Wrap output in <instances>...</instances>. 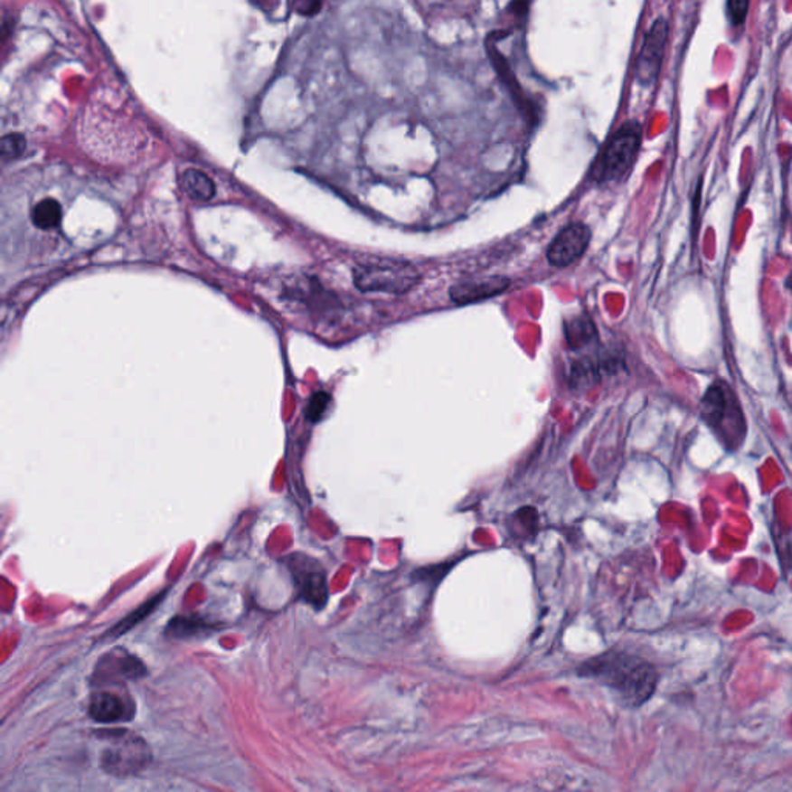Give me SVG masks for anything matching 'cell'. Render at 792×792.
<instances>
[{"label":"cell","mask_w":792,"mask_h":792,"mask_svg":"<svg viewBox=\"0 0 792 792\" xmlns=\"http://www.w3.org/2000/svg\"><path fill=\"white\" fill-rule=\"evenodd\" d=\"M579 674L610 687L627 706H641L658 684V672L652 664L627 654L596 656L582 664Z\"/></svg>","instance_id":"obj_1"},{"label":"cell","mask_w":792,"mask_h":792,"mask_svg":"<svg viewBox=\"0 0 792 792\" xmlns=\"http://www.w3.org/2000/svg\"><path fill=\"white\" fill-rule=\"evenodd\" d=\"M421 273L413 263L393 258H376L354 269V287L363 293L401 296L415 288Z\"/></svg>","instance_id":"obj_2"},{"label":"cell","mask_w":792,"mask_h":792,"mask_svg":"<svg viewBox=\"0 0 792 792\" xmlns=\"http://www.w3.org/2000/svg\"><path fill=\"white\" fill-rule=\"evenodd\" d=\"M641 138L643 130L639 123L627 121L622 124L600 150L589 171V178L600 184L621 182L632 171L641 147Z\"/></svg>","instance_id":"obj_3"},{"label":"cell","mask_w":792,"mask_h":792,"mask_svg":"<svg viewBox=\"0 0 792 792\" xmlns=\"http://www.w3.org/2000/svg\"><path fill=\"white\" fill-rule=\"evenodd\" d=\"M150 750L138 737L126 732L110 735V743L101 752V768L110 776H130L145 769L149 763Z\"/></svg>","instance_id":"obj_4"},{"label":"cell","mask_w":792,"mask_h":792,"mask_svg":"<svg viewBox=\"0 0 792 792\" xmlns=\"http://www.w3.org/2000/svg\"><path fill=\"white\" fill-rule=\"evenodd\" d=\"M702 415L709 426L717 429L720 437L731 446L739 445L743 438V420L737 404L721 386H712L702 398Z\"/></svg>","instance_id":"obj_5"},{"label":"cell","mask_w":792,"mask_h":792,"mask_svg":"<svg viewBox=\"0 0 792 792\" xmlns=\"http://www.w3.org/2000/svg\"><path fill=\"white\" fill-rule=\"evenodd\" d=\"M667 39H669V24L664 17H659L646 34L643 49L637 54L636 80L641 86H652L655 80H658Z\"/></svg>","instance_id":"obj_6"},{"label":"cell","mask_w":792,"mask_h":792,"mask_svg":"<svg viewBox=\"0 0 792 792\" xmlns=\"http://www.w3.org/2000/svg\"><path fill=\"white\" fill-rule=\"evenodd\" d=\"M288 568L295 578L296 587L302 599L315 605L317 608H322L327 604V578L324 573V568L316 561L296 554L289 557Z\"/></svg>","instance_id":"obj_7"},{"label":"cell","mask_w":792,"mask_h":792,"mask_svg":"<svg viewBox=\"0 0 792 792\" xmlns=\"http://www.w3.org/2000/svg\"><path fill=\"white\" fill-rule=\"evenodd\" d=\"M589 240H591V231L589 226L580 222L570 223L552 239L550 247L546 250L548 262L556 268L570 267L571 263L584 256Z\"/></svg>","instance_id":"obj_8"},{"label":"cell","mask_w":792,"mask_h":792,"mask_svg":"<svg viewBox=\"0 0 792 792\" xmlns=\"http://www.w3.org/2000/svg\"><path fill=\"white\" fill-rule=\"evenodd\" d=\"M89 713L99 723H118L132 720L135 707L134 702L123 695L113 692H98L91 696Z\"/></svg>","instance_id":"obj_9"},{"label":"cell","mask_w":792,"mask_h":792,"mask_svg":"<svg viewBox=\"0 0 792 792\" xmlns=\"http://www.w3.org/2000/svg\"><path fill=\"white\" fill-rule=\"evenodd\" d=\"M509 278H489L483 280H469L450 287V299L458 306H467L480 300L491 299L495 296L502 295L509 288Z\"/></svg>","instance_id":"obj_10"},{"label":"cell","mask_w":792,"mask_h":792,"mask_svg":"<svg viewBox=\"0 0 792 792\" xmlns=\"http://www.w3.org/2000/svg\"><path fill=\"white\" fill-rule=\"evenodd\" d=\"M180 186L183 193L197 203H206L215 195V183L208 174L198 169H186L180 175Z\"/></svg>","instance_id":"obj_11"},{"label":"cell","mask_w":792,"mask_h":792,"mask_svg":"<svg viewBox=\"0 0 792 792\" xmlns=\"http://www.w3.org/2000/svg\"><path fill=\"white\" fill-rule=\"evenodd\" d=\"M565 337L573 350L589 347L596 339V328L587 315H576L565 321Z\"/></svg>","instance_id":"obj_12"},{"label":"cell","mask_w":792,"mask_h":792,"mask_svg":"<svg viewBox=\"0 0 792 792\" xmlns=\"http://www.w3.org/2000/svg\"><path fill=\"white\" fill-rule=\"evenodd\" d=\"M61 217H62V208H61L60 202L54 198H43L33 206V225L39 230H53L60 225Z\"/></svg>","instance_id":"obj_13"},{"label":"cell","mask_w":792,"mask_h":792,"mask_svg":"<svg viewBox=\"0 0 792 792\" xmlns=\"http://www.w3.org/2000/svg\"><path fill=\"white\" fill-rule=\"evenodd\" d=\"M495 50L497 49L493 45V47H491V56H493L494 64L497 67L498 75L502 76L504 84L508 86L509 90L513 91V97H514L515 101L519 104V108H522V110H526V113L531 115V113H533V104H531V101H528V99H525V93L520 89L519 82L515 80L514 75L511 73V70H509L506 61H504V56L497 53Z\"/></svg>","instance_id":"obj_14"},{"label":"cell","mask_w":792,"mask_h":792,"mask_svg":"<svg viewBox=\"0 0 792 792\" xmlns=\"http://www.w3.org/2000/svg\"><path fill=\"white\" fill-rule=\"evenodd\" d=\"M598 380V364L593 359L584 358L578 361L571 370V386L574 389L591 387Z\"/></svg>","instance_id":"obj_15"},{"label":"cell","mask_w":792,"mask_h":792,"mask_svg":"<svg viewBox=\"0 0 792 792\" xmlns=\"http://www.w3.org/2000/svg\"><path fill=\"white\" fill-rule=\"evenodd\" d=\"M25 149H27V141H25V138L21 134L6 135L2 139V145H0L2 156L5 160H13V158L21 156L25 152Z\"/></svg>","instance_id":"obj_16"},{"label":"cell","mask_w":792,"mask_h":792,"mask_svg":"<svg viewBox=\"0 0 792 792\" xmlns=\"http://www.w3.org/2000/svg\"><path fill=\"white\" fill-rule=\"evenodd\" d=\"M328 406H330V395L325 393V391H317V393L311 396L310 402H308L306 418L313 421V423H316L325 415Z\"/></svg>","instance_id":"obj_17"},{"label":"cell","mask_w":792,"mask_h":792,"mask_svg":"<svg viewBox=\"0 0 792 792\" xmlns=\"http://www.w3.org/2000/svg\"><path fill=\"white\" fill-rule=\"evenodd\" d=\"M750 0H728L729 17L733 25H741L748 16Z\"/></svg>","instance_id":"obj_18"},{"label":"cell","mask_w":792,"mask_h":792,"mask_svg":"<svg viewBox=\"0 0 792 792\" xmlns=\"http://www.w3.org/2000/svg\"><path fill=\"white\" fill-rule=\"evenodd\" d=\"M321 0H296V10L302 16H313L321 10Z\"/></svg>","instance_id":"obj_19"}]
</instances>
